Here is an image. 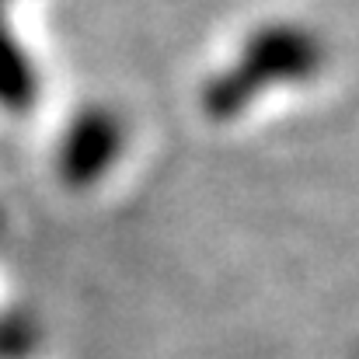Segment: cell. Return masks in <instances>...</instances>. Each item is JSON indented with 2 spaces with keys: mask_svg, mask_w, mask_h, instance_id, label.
<instances>
[{
  "mask_svg": "<svg viewBox=\"0 0 359 359\" xmlns=\"http://www.w3.org/2000/svg\"><path fill=\"white\" fill-rule=\"evenodd\" d=\"M116 143H119V126L112 119H105V116L84 119L74 129L70 147H67V161H70L74 175L77 178L98 175L109 164V157L116 154Z\"/></svg>",
  "mask_w": 359,
  "mask_h": 359,
  "instance_id": "cell-1",
  "label": "cell"
},
{
  "mask_svg": "<svg viewBox=\"0 0 359 359\" xmlns=\"http://www.w3.org/2000/svg\"><path fill=\"white\" fill-rule=\"evenodd\" d=\"M28 60H21L14 39L0 28V91L11 98H21V91L28 95Z\"/></svg>",
  "mask_w": 359,
  "mask_h": 359,
  "instance_id": "cell-2",
  "label": "cell"
}]
</instances>
